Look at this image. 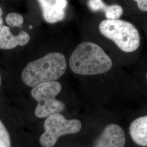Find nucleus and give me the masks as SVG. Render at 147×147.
Listing matches in <instances>:
<instances>
[{"mask_svg": "<svg viewBox=\"0 0 147 147\" xmlns=\"http://www.w3.org/2000/svg\"><path fill=\"white\" fill-rule=\"evenodd\" d=\"M30 40V36L26 32L21 31L14 36L10 28L4 25L0 32V49L11 50L18 46H25Z\"/></svg>", "mask_w": 147, "mask_h": 147, "instance_id": "6e6552de", "label": "nucleus"}, {"mask_svg": "<svg viewBox=\"0 0 147 147\" xmlns=\"http://www.w3.org/2000/svg\"><path fill=\"white\" fill-rule=\"evenodd\" d=\"M99 31L124 53L135 52L140 46V33L130 22L119 19H106L100 22Z\"/></svg>", "mask_w": 147, "mask_h": 147, "instance_id": "7ed1b4c3", "label": "nucleus"}, {"mask_svg": "<svg viewBox=\"0 0 147 147\" xmlns=\"http://www.w3.org/2000/svg\"><path fill=\"white\" fill-rule=\"evenodd\" d=\"M0 86H1V75H0Z\"/></svg>", "mask_w": 147, "mask_h": 147, "instance_id": "f3484780", "label": "nucleus"}, {"mask_svg": "<svg viewBox=\"0 0 147 147\" xmlns=\"http://www.w3.org/2000/svg\"><path fill=\"white\" fill-rule=\"evenodd\" d=\"M125 134L121 126L111 124L106 126L97 139L93 147H125Z\"/></svg>", "mask_w": 147, "mask_h": 147, "instance_id": "423d86ee", "label": "nucleus"}, {"mask_svg": "<svg viewBox=\"0 0 147 147\" xmlns=\"http://www.w3.org/2000/svg\"><path fill=\"white\" fill-rule=\"evenodd\" d=\"M42 10V16L48 23L54 24L65 18L67 0H38Z\"/></svg>", "mask_w": 147, "mask_h": 147, "instance_id": "0eeeda50", "label": "nucleus"}, {"mask_svg": "<svg viewBox=\"0 0 147 147\" xmlns=\"http://www.w3.org/2000/svg\"><path fill=\"white\" fill-rule=\"evenodd\" d=\"M66 58L61 53L54 52L27 64L21 73L23 82L33 87L46 82L57 81L66 71Z\"/></svg>", "mask_w": 147, "mask_h": 147, "instance_id": "f03ea898", "label": "nucleus"}, {"mask_svg": "<svg viewBox=\"0 0 147 147\" xmlns=\"http://www.w3.org/2000/svg\"><path fill=\"white\" fill-rule=\"evenodd\" d=\"M82 124L78 119H67L59 113L47 117L44 123V132L39 138L42 147H53L60 137L79 132Z\"/></svg>", "mask_w": 147, "mask_h": 147, "instance_id": "39448f33", "label": "nucleus"}, {"mask_svg": "<svg viewBox=\"0 0 147 147\" xmlns=\"http://www.w3.org/2000/svg\"><path fill=\"white\" fill-rule=\"evenodd\" d=\"M129 134L137 145L147 147V115L132 121L129 126Z\"/></svg>", "mask_w": 147, "mask_h": 147, "instance_id": "1a4fd4ad", "label": "nucleus"}, {"mask_svg": "<svg viewBox=\"0 0 147 147\" xmlns=\"http://www.w3.org/2000/svg\"><path fill=\"white\" fill-rule=\"evenodd\" d=\"M69 64L74 73L93 76L108 72L112 67L113 62L99 45L86 41L79 44L74 49Z\"/></svg>", "mask_w": 147, "mask_h": 147, "instance_id": "f257e3e1", "label": "nucleus"}, {"mask_svg": "<svg viewBox=\"0 0 147 147\" xmlns=\"http://www.w3.org/2000/svg\"><path fill=\"white\" fill-rule=\"evenodd\" d=\"M7 24L12 27L21 28L24 24V19L21 14L17 13H11L5 18Z\"/></svg>", "mask_w": 147, "mask_h": 147, "instance_id": "9b49d317", "label": "nucleus"}, {"mask_svg": "<svg viewBox=\"0 0 147 147\" xmlns=\"http://www.w3.org/2000/svg\"><path fill=\"white\" fill-rule=\"evenodd\" d=\"M61 90L62 85L57 81L44 82L32 88V96L37 102L34 113L38 118H47L64 110V104L56 99Z\"/></svg>", "mask_w": 147, "mask_h": 147, "instance_id": "20e7f679", "label": "nucleus"}, {"mask_svg": "<svg viewBox=\"0 0 147 147\" xmlns=\"http://www.w3.org/2000/svg\"><path fill=\"white\" fill-rule=\"evenodd\" d=\"M0 147H11V137L5 125L0 120Z\"/></svg>", "mask_w": 147, "mask_h": 147, "instance_id": "f8f14e48", "label": "nucleus"}, {"mask_svg": "<svg viewBox=\"0 0 147 147\" xmlns=\"http://www.w3.org/2000/svg\"><path fill=\"white\" fill-rule=\"evenodd\" d=\"M3 26V19L2 18V19H0V32H1L2 28Z\"/></svg>", "mask_w": 147, "mask_h": 147, "instance_id": "2eb2a0df", "label": "nucleus"}, {"mask_svg": "<svg viewBox=\"0 0 147 147\" xmlns=\"http://www.w3.org/2000/svg\"><path fill=\"white\" fill-rule=\"evenodd\" d=\"M137 3L138 8L143 11H147V0H134Z\"/></svg>", "mask_w": 147, "mask_h": 147, "instance_id": "4468645a", "label": "nucleus"}, {"mask_svg": "<svg viewBox=\"0 0 147 147\" xmlns=\"http://www.w3.org/2000/svg\"><path fill=\"white\" fill-rule=\"evenodd\" d=\"M107 19H118L123 13V9L121 5H107L104 11Z\"/></svg>", "mask_w": 147, "mask_h": 147, "instance_id": "9d476101", "label": "nucleus"}, {"mask_svg": "<svg viewBox=\"0 0 147 147\" xmlns=\"http://www.w3.org/2000/svg\"><path fill=\"white\" fill-rule=\"evenodd\" d=\"M2 14H3V11H2V9L1 8V7H0V19H2Z\"/></svg>", "mask_w": 147, "mask_h": 147, "instance_id": "dca6fc26", "label": "nucleus"}, {"mask_svg": "<svg viewBox=\"0 0 147 147\" xmlns=\"http://www.w3.org/2000/svg\"><path fill=\"white\" fill-rule=\"evenodd\" d=\"M146 79H147V74H146Z\"/></svg>", "mask_w": 147, "mask_h": 147, "instance_id": "a211bd4d", "label": "nucleus"}, {"mask_svg": "<svg viewBox=\"0 0 147 147\" xmlns=\"http://www.w3.org/2000/svg\"><path fill=\"white\" fill-rule=\"evenodd\" d=\"M88 5L89 8L93 11H105L107 5L102 0H88Z\"/></svg>", "mask_w": 147, "mask_h": 147, "instance_id": "ddd939ff", "label": "nucleus"}]
</instances>
